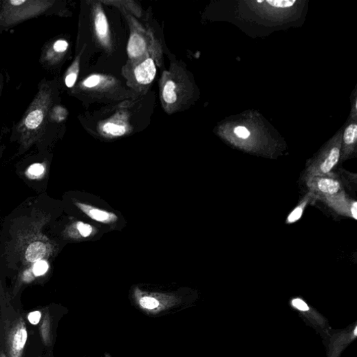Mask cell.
I'll return each instance as SVG.
<instances>
[{"mask_svg":"<svg viewBox=\"0 0 357 357\" xmlns=\"http://www.w3.org/2000/svg\"><path fill=\"white\" fill-rule=\"evenodd\" d=\"M305 183L316 197L325 203L344 193L342 182L333 173L305 177Z\"/></svg>","mask_w":357,"mask_h":357,"instance_id":"1","label":"cell"},{"mask_svg":"<svg viewBox=\"0 0 357 357\" xmlns=\"http://www.w3.org/2000/svg\"><path fill=\"white\" fill-rule=\"evenodd\" d=\"M340 149L338 146H333L327 154L313 163L307 171L305 177L312 176H325L333 174L332 172L339 162Z\"/></svg>","mask_w":357,"mask_h":357,"instance_id":"2","label":"cell"},{"mask_svg":"<svg viewBox=\"0 0 357 357\" xmlns=\"http://www.w3.org/2000/svg\"><path fill=\"white\" fill-rule=\"evenodd\" d=\"M28 340V330L23 319L18 321L10 332L8 353L10 357H23Z\"/></svg>","mask_w":357,"mask_h":357,"instance_id":"3","label":"cell"},{"mask_svg":"<svg viewBox=\"0 0 357 357\" xmlns=\"http://www.w3.org/2000/svg\"><path fill=\"white\" fill-rule=\"evenodd\" d=\"M325 204L340 215L357 219V202L344 192Z\"/></svg>","mask_w":357,"mask_h":357,"instance_id":"4","label":"cell"},{"mask_svg":"<svg viewBox=\"0 0 357 357\" xmlns=\"http://www.w3.org/2000/svg\"><path fill=\"white\" fill-rule=\"evenodd\" d=\"M290 303L294 310L300 312L303 317L308 319L313 325L322 329H325L327 324L325 319L302 299L299 297L294 298L291 300Z\"/></svg>","mask_w":357,"mask_h":357,"instance_id":"5","label":"cell"},{"mask_svg":"<svg viewBox=\"0 0 357 357\" xmlns=\"http://www.w3.org/2000/svg\"><path fill=\"white\" fill-rule=\"evenodd\" d=\"M76 206L92 220L106 224H113L118 221V217L114 213L94 208L87 204L76 202Z\"/></svg>","mask_w":357,"mask_h":357,"instance_id":"6","label":"cell"},{"mask_svg":"<svg viewBox=\"0 0 357 357\" xmlns=\"http://www.w3.org/2000/svg\"><path fill=\"white\" fill-rule=\"evenodd\" d=\"M357 325L355 324L349 329L336 334L332 339L329 357H339L342 350L356 338Z\"/></svg>","mask_w":357,"mask_h":357,"instance_id":"7","label":"cell"},{"mask_svg":"<svg viewBox=\"0 0 357 357\" xmlns=\"http://www.w3.org/2000/svg\"><path fill=\"white\" fill-rule=\"evenodd\" d=\"M157 73V69L152 59H147L138 65L134 72L137 81L143 85L151 83L154 80Z\"/></svg>","mask_w":357,"mask_h":357,"instance_id":"8","label":"cell"},{"mask_svg":"<svg viewBox=\"0 0 357 357\" xmlns=\"http://www.w3.org/2000/svg\"><path fill=\"white\" fill-rule=\"evenodd\" d=\"M95 232L96 230L93 226L82 221L74 223L66 230L67 236L73 239L87 238Z\"/></svg>","mask_w":357,"mask_h":357,"instance_id":"9","label":"cell"},{"mask_svg":"<svg viewBox=\"0 0 357 357\" xmlns=\"http://www.w3.org/2000/svg\"><path fill=\"white\" fill-rule=\"evenodd\" d=\"M316 199H317L316 196L310 191L302 198L298 204V206L290 213L286 219V224H292L297 222L302 217L305 208H307L312 201Z\"/></svg>","mask_w":357,"mask_h":357,"instance_id":"10","label":"cell"},{"mask_svg":"<svg viewBox=\"0 0 357 357\" xmlns=\"http://www.w3.org/2000/svg\"><path fill=\"white\" fill-rule=\"evenodd\" d=\"M146 48V44L142 37L138 34L131 36L128 45V53L131 58H138L142 55Z\"/></svg>","mask_w":357,"mask_h":357,"instance_id":"11","label":"cell"},{"mask_svg":"<svg viewBox=\"0 0 357 357\" xmlns=\"http://www.w3.org/2000/svg\"><path fill=\"white\" fill-rule=\"evenodd\" d=\"M44 117V109L39 104L26 117L25 120V127L30 130L39 127Z\"/></svg>","mask_w":357,"mask_h":357,"instance_id":"12","label":"cell"},{"mask_svg":"<svg viewBox=\"0 0 357 357\" xmlns=\"http://www.w3.org/2000/svg\"><path fill=\"white\" fill-rule=\"evenodd\" d=\"M45 246L41 242H34L30 245L26 251V259L30 262H35L43 257L42 254Z\"/></svg>","mask_w":357,"mask_h":357,"instance_id":"13","label":"cell"},{"mask_svg":"<svg viewBox=\"0 0 357 357\" xmlns=\"http://www.w3.org/2000/svg\"><path fill=\"white\" fill-rule=\"evenodd\" d=\"M138 303L142 309L147 311H154L160 307V301L152 296H140Z\"/></svg>","mask_w":357,"mask_h":357,"instance_id":"14","label":"cell"},{"mask_svg":"<svg viewBox=\"0 0 357 357\" xmlns=\"http://www.w3.org/2000/svg\"><path fill=\"white\" fill-rule=\"evenodd\" d=\"M95 25L96 32L100 37H105L107 35L109 25L107 17L103 12H99L97 14Z\"/></svg>","mask_w":357,"mask_h":357,"instance_id":"15","label":"cell"},{"mask_svg":"<svg viewBox=\"0 0 357 357\" xmlns=\"http://www.w3.org/2000/svg\"><path fill=\"white\" fill-rule=\"evenodd\" d=\"M357 138V126L356 124L349 125L345 130L343 141L346 146L353 145Z\"/></svg>","mask_w":357,"mask_h":357,"instance_id":"16","label":"cell"},{"mask_svg":"<svg viewBox=\"0 0 357 357\" xmlns=\"http://www.w3.org/2000/svg\"><path fill=\"white\" fill-rule=\"evenodd\" d=\"M175 84L173 81H169L164 87L163 96L167 104H173L177 100V95L175 92Z\"/></svg>","mask_w":357,"mask_h":357,"instance_id":"17","label":"cell"},{"mask_svg":"<svg viewBox=\"0 0 357 357\" xmlns=\"http://www.w3.org/2000/svg\"><path fill=\"white\" fill-rule=\"evenodd\" d=\"M45 172V166L41 164H34L29 167L26 175L31 180L41 178Z\"/></svg>","mask_w":357,"mask_h":357,"instance_id":"18","label":"cell"},{"mask_svg":"<svg viewBox=\"0 0 357 357\" xmlns=\"http://www.w3.org/2000/svg\"><path fill=\"white\" fill-rule=\"evenodd\" d=\"M104 131L114 136H121L126 133V128L124 126L107 123L104 127Z\"/></svg>","mask_w":357,"mask_h":357,"instance_id":"19","label":"cell"},{"mask_svg":"<svg viewBox=\"0 0 357 357\" xmlns=\"http://www.w3.org/2000/svg\"><path fill=\"white\" fill-rule=\"evenodd\" d=\"M48 263L45 261H37L32 268V274L35 277L44 275L48 270Z\"/></svg>","mask_w":357,"mask_h":357,"instance_id":"20","label":"cell"},{"mask_svg":"<svg viewBox=\"0 0 357 357\" xmlns=\"http://www.w3.org/2000/svg\"><path fill=\"white\" fill-rule=\"evenodd\" d=\"M267 3L275 8L285 9L292 7L295 0H268Z\"/></svg>","mask_w":357,"mask_h":357,"instance_id":"21","label":"cell"},{"mask_svg":"<svg viewBox=\"0 0 357 357\" xmlns=\"http://www.w3.org/2000/svg\"><path fill=\"white\" fill-rule=\"evenodd\" d=\"M235 135L241 139H247L250 136V132L244 127H237L234 129Z\"/></svg>","mask_w":357,"mask_h":357,"instance_id":"22","label":"cell"},{"mask_svg":"<svg viewBox=\"0 0 357 357\" xmlns=\"http://www.w3.org/2000/svg\"><path fill=\"white\" fill-rule=\"evenodd\" d=\"M68 45L69 44L66 41L58 40L55 43L54 49L57 53H63L67 50Z\"/></svg>","mask_w":357,"mask_h":357,"instance_id":"23","label":"cell"},{"mask_svg":"<svg viewBox=\"0 0 357 357\" xmlns=\"http://www.w3.org/2000/svg\"><path fill=\"white\" fill-rule=\"evenodd\" d=\"M41 313L39 311L31 312L28 316L29 322L33 325H38L41 321Z\"/></svg>","mask_w":357,"mask_h":357,"instance_id":"24","label":"cell"},{"mask_svg":"<svg viewBox=\"0 0 357 357\" xmlns=\"http://www.w3.org/2000/svg\"><path fill=\"white\" fill-rule=\"evenodd\" d=\"M100 82V77L94 75L88 78L85 82L84 85L87 87H93L96 86Z\"/></svg>","mask_w":357,"mask_h":357,"instance_id":"25","label":"cell"},{"mask_svg":"<svg viewBox=\"0 0 357 357\" xmlns=\"http://www.w3.org/2000/svg\"><path fill=\"white\" fill-rule=\"evenodd\" d=\"M48 320L45 319L44 320L42 327H41V334L42 337L44 341L47 342L49 338V334L47 332V331L49 332L50 326L48 325Z\"/></svg>","mask_w":357,"mask_h":357,"instance_id":"26","label":"cell"},{"mask_svg":"<svg viewBox=\"0 0 357 357\" xmlns=\"http://www.w3.org/2000/svg\"><path fill=\"white\" fill-rule=\"evenodd\" d=\"M77 79V74L76 73H71L67 77L65 80L66 85L68 87H72Z\"/></svg>","mask_w":357,"mask_h":357,"instance_id":"27","label":"cell"},{"mask_svg":"<svg viewBox=\"0 0 357 357\" xmlns=\"http://www.w3.org/2000/svg\"><path fill=\"white\" fill-rule=\"evenodd\" d=\"M0 357H7V356L4 353H2L1 354H0Z\"/></svg>","mask_w":357,"mask_h":357,"instance_id":"28","label":"cell"},{"mask_svg":"<svg viewBox=\"0 0 357 357\" xmlns=\"http://www.w3.org/2000/svg\"><path fill=\"white\" fill-rule=\"evenodd\" d=\"M258 3H263L264 1H257Z\"/></svg>","mask_w":357,"mask_h":357,"instance_id":"29","label":"cell"}]
</instances>
